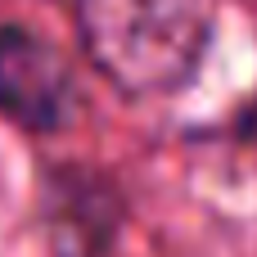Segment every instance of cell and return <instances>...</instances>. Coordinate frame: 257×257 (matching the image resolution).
<instances>
[{
    "mask_svg": "<svg viewBox=\"0 0 257 257\" xmlns=\"http://www.w3.org/2000/svg\"><path fill=\"white\" fill-rule=\"evenodd\" d=\"M86 59L122 95L185 90L212 45V0H72Z\"/></svg>",
    "mask_w": 257,
    "mask_h": 257,
    "instance_id": "6da1fadb",
    "label": "cell"
},
{
    "mask_svg": "<svg viewBox=\"0 0 257 257\" xmlns=\"http://www.w3.org/2000/svg\"><path fill=\"white\" fill-rule=\"evenodd\" d=\"M235 131H239L244 140H257V95L248 99V108L239 113V122H235Z\"/></svg>",
    "mask_w": 257,
    "mask_h": 257,
    "instance_id": "3957f363",
    "label": "cell"
},
{
    "mask_svg": "<svg viewBox=\"0 0 257 257\" xmlns=\"http://www.w3.org/2000/svg\"><path fill=\"white\" fill-rule=\"evenodd\" d=\"M0 117L32 136H54L77 117L68 54L23 23H0Z\"/></svg>",
    "mask_w": 257,
    "mask_h": 257,
    "instance_id": "7a4b0ae2",
    "label": "cell"
}]
</instances>
